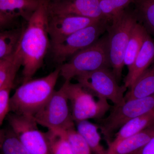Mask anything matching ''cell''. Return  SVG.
Wrapping results in <instances>:
<instances>
[{
    "instance_id": "6da1fadb",
    "label": "cell",
    "mask_w": 154,
    "mask_h": 154,
    "mask_svg": "<svg viewBox=\"0 0 154 154\" xmlns=\"http://www.w3.org/2000/svg\"><path fill=\"white\" fill-rule=\"evenodd\" d=\"M48 6L46 1L39 0L38 8L24 28L16 50L22 60L23 83L32 79L41 67L50 46Z\"/></svg>"
},
{
    "instance_id": "7a4b0ae2",
    "label": "cell",
    "mask_w": 154,
    "mask_h": 154,
    "mask_svg": "<svg viewBox=\"0 0 154 154\" xmlns=\"http://www.w3.org/2000/svg\"><path fill=\"white\" fill-rule=\"evenodd\" d=\"M59 66L49 74L23 83L10 99V113L33 117L55 91Z\"/></svg>"
},
{
    "instance_id": "3957f363",
    "label": "cell",
    "mask_w": 154,
    "mask_h": 154,
    "mask_svg": "<svg viewBox=\"0 0 154 154\" xmlns=\"http://www.w3.org/2000/svg\"><path fill=\"white\" fill-rule=\"evenodd\" d=\"M137 22L134 10L127 8L113 18L107 27L110 66L119 83L124 66V56L128 42Z\"/></svg>"
},
{
    "instance_id": "277c9868",
    "label": "cell",
    "mask_w": 154,
    "mask_h": 154,
    "mask_svg": "<svg viewBox=\"0 0 154 154\" xmlns=\"http://www.w3.org/2000/svg\"><path fill=\"white\" fill-rule=\"evenodd\" d=\"M59 68L60 76L65 81H71L83 73L111 68L107 33L91 46L73 56Z\"/></svg>"
},
{
    "instance_id": "5b68a950",
    "label": "cell",
    "mask_w": 154,
    "mask_h": 154,
    "mask_svg": "<svg viewBox=\"0 0 154 154\" xmlns=\"http://www.w3.org/2000/svg\"><path fill=\"white\" fill-rule=\"evenodd\" d=\"M107 117L97 120L99 129L107 144L122 125L132 119L154 111V94L143 98L125 101L111 107Z\"/></svg>"
},
{
    "instance_id": "8992f818",
    "label": "cell",
    "mask_w": 154,
    "mask_h": 154,
    "mask_svg": "<svg viewBox=\"0 0 154 154\" xmlns=\"http://www.w3.org/2000/svg\"><path fill=\"white\" fill-rule=\"evenodd\" d=\"M63 85L75 123L91 119H101L111 108L108 100L102 97L95 100V95L79 83L65 81Z\"/></svg>"
},
{
    "instance_id": "52a82bcc",
    "label": "cell",
    "mask_w": 154,
    "mask_h": 154,
    "mask_svg": "<svg viewBox=\"0 0 154 154\" xmlns=\"http://www.w3.org/2000/svg\"><path fill=\"white\" fill-rule=\"evenodd\" d=\"M109 22L103 19L70 35L60 42L51 45L55 62L61 65L79 51L91 46L105 33Z\"/></svg>"
},
{
    "instance_id": "ba28073f",
    "label": "cell",
    "mask_w": 154,
    "mask_h": 154,
    "mask_svg": "<svg viewBox=\"0 0 154 154\" xmlns=\"http://www.w3.org/2000/svg\"><path fill=\"white\" fill-rule=\"evenodd\" d=\"M63 85L54 92L49 100L33 116L37 124L48 130L66 131L75 128Z\"/></svg>"
},
{
    "instance_id": "9c48e42d",
    "label": "cell",
    "mask_w": 154,
    "mask_h": 154,
    "mask_svg": "<svg viewBox=\"0 0 154 154\" xmlns=\"http://www.w3.org/2000/svg\"><path fill=\"white\" fill-rule=\"evenodd\" d=\"M74 79L95 96L110 100L114 105H121L125 102L124 94L127 88L124 85H119L110 69L83 73Z\"/></svg>"
},
{
    "instance_id": "30bf717a",
    "label": "cell",
    "mask_w": 154,
    "mask_h": 154,
    "mask_svg": "<svg viewBox=\"0 0 154 154\" xmlns=\"http://www.w3.org/2000/svg\"><path fill=\"white\" fill-rule=\"evenodd\" d=\"M100 20L70 14H48V30L50 45L60 42L75 32Z\"/></svg>"
},
{
    "instance_id": "8fae6325",
    "label": "cell",
    "mask_w": 154,
    "mask_h": 154,
    "mask_svg": "<svg viewBox=\"0 0 154 154\" xmlns=\"http://www.w3.org/2000/svg\"><path fill=\"white\" fill-rule=\"evenodd\" d=\"M100 0H58L48 3L49 15L70 14L97 19H104Z\"/></svg>"
},
{
    "instance_id": "7c38bea8",
    "label": "cell",
    "mask_w": 154,
    "mask_h": 154,
    "mask_svg": "<svg viewBox=\"0 0 154 154\" xmlns=\"http://www.w3.org/2000/svg\"><path fill=\"white\" fill-rule=\"evenodd\" d=\"M154 62V40L147 33L132 66L124 78V85L129 88Z\"/></svg>"
},
{
    "instance_id": "4fadbf2b",
    "label": "cell",
    "mask_w": 154,
    "mask_h": 154,
    "mask_svg": "<svg viewBox=\"0 0 154 154\" xmlns=\"http://www.w3.org/2000/svg\"><path fill=\"white\" fill-rule=\"evenodd\" d=\"M154 134V125L107 149L105 154H134L150 140Z\"/></svg>"
},
{
    "instance_id": "5bb4252c",
    "label": "cell",
    "mask_w": 154,
    "mask_h": 154,
    "mask_svg": "<svg viewBox=\"0 0 154 154\" xmlns=\"http://www.w3.org/2000/svg\"><path fill=\"white\" fill-rule=\"evenodd\" d=\"M153 125L154 111L132 119L125 123L116 133L114 137L108 144V148L115 146L122 140L137 134Z\"/></svg>"
},
{
    "instance_id": "9a60e30c",
    "label": "cell",
    "mask_w": 154,
    "mask_h": 154,
    "mask_svg": "<svg viewBox=\"0 0 154 154\" xmlns=\"http://www.w3.org/2000/svg\"><path fill=\"white\" fill-rule=\"evenodd\" d=\"M39 3V0H0V11L14 19L21 17L28 22Z\"/></svg>"
},
{
    "instance_id": "2e32d148",
    "label": "cell",
    "mask_w": 154,
    "mask_h": 154,
    "mask_svg": "<svg viewBox=\"0 0 154 154\" xmlns=\"http://www.w3.org/2000/svg\"><path fill=\"white\" fill-rule=\"evenodd\" d=\"M128 89L125 96V101L154 95V62Z\"/></svg>"
},
{
    "instance_id": "e0dca14e",
    "label": "cell",
    "mask_w": 154,
    "mask_h": 154,
    "mask_svg": "<svg viewBox=\"0 0 154 154\" xmlns=\"http://www.w3.org/2000/svg\"><path fill=\"white\" fill-rule=\"evenodd\" d=\"M76 131L85 140L94 154H105L106 150L101 144L98 125L88 120L76 122Z\"/></svg>"
},
{
    "instance_id": "ac0fdd59",
    "label": "cell",
    "mask_w": 154,
    "mask_h": 154,
    "mask_svg": "<svg viewBox=\"0 0 154 154\" xmlns=\"http://www.w3.org/2000/svg\"><path fill=\"white\" fill-rule=\"evenodd\" d=\"M147 33L145 29L138 22L134 27L128 42L124 56V66L127 67L128 70L132 66Z\"/></svg>"
},
{
    "instance_id": "d6986e66",
    "label": "cell",
    "mask_w": 154,
    "mask_h": 154,
    "mask_svg": "<svg viewBox=\"0 0 154 154\" xmlns=\"http://www.w3.org/2000/svg\"><path fill=\"white\" fill-rule=\"evenodd\" d=\"M0 154H30L10 126L0 128Z\"/></svg>"
},
{
    "instance_id": "ffe728a7",
    "label": "cell",
    "mask_w": 154,
    "mask_h": 154,
    "mask_svg": "<svg viewBox=\"0 0 154 154\" xmlns=\"http://www.w3.org/2000/svg\"><path fill=\"white\" fill-rule=\"evenodd\" d=\"M133 4L138 22L154 37V0H134Z\"/></svg>"
},
{
    "instance_id": "44dd1931",
    "label": "cell",
    "mask_w": 154,
    "mask_h": 154,
    "mask_svg": "<svg viewBox=\"0 0 154 154\" xmlns=\"http://www.w3.org/2000/svg\"><path fill=\"white\" fill-rule=\"evenodd\" d=\"M23 29L17 28L0 31V60L10 57L15 53Z\"/></svg>"
},
{
    "instance_id": "7402d4cb",
    "label": "cell",
    "mask_w": 154,
    "mask_h": 154,
    "mask_svg": "<svg viewBox=\"0 0 154 154\" xmlns=\"http://www.w3.org/2000/svg\"><path fill=\"white\" fill-rule=\"evenodd\" d=\"M45 133L50 154H73L65 131L48 130Z\"/></svg>"
},
{
    "instance_id": "603a6c76",
    "label": "cell",
    "mask_w": 154,
    "mask_h": 154,
    "mask_svg": "<svg viewBox=\"0 0 154 154\" xmlns=\"http://www.w3.org/2000/svg\"><path fill=\"white\" fill-rule=\"evenodd\" d=\"M22 66V60L17 51L10 57L0 60V89L10 81L15 80Z\"/></svg>"
},
{
    "instance_id": "cb8c5ba5",
    "label": "cell",
    "mask_w": 154,
    "mask_h": 154,
    "mask_svg": "<svg viewBox=\"0 0 154 154\" xmlns=\"http://www.w3.org/2000/svg\"><path fill=\"white\" fill-rule=\"evenodd\" d=\"M134 0H100L99 7L102 16L108 22L127 8Z\"/></svg>"
},
{
    "instance_id": "d4e9b609",
    "label": "cell",
    "mask_w": 154,
    "mask_h": 154,
    "mask_svg": "<svg viewBox=\"0 0 154 154\" xmlns=\"http://www.w3.org/2000/svg\"><path fill=\"white\" fill-rule=\"evenodd\" d=\"M65 132L70 143L73 154H94L88 144L75 128Z\"/></svg>"
},
{
    "instance_id": "484cf974",
    "label": "cell",
    "mask_w": 154,
    "mask_h": 154,
    "mask_svg": "<svg viewBox=\"0 0 154 154\" xmlns=\"http://www.w3.org/2000/svg\"><path fill=\"white\" fill-rule=\"evenodd\" d=\"M14 80L10 81L0 89V127L10 111V94Z\"/></svg>"
},
{
    "instance_id": "4316f807",
    "label": "cell",
    "mask_w": 154,
    "mask_h": 154,
    "mask_svg": "<svg viewBox=\"0 0 154 154\" xmlns=\"http://www.w3.org/2000/svg\"><path fill=\"white\" fill-rule=\"evenodd\" d=\"M134 154H154V134L150 140Z\"/></svg>"
},
{
    "instance_id": "83f0119b",
    "label": "cell",
    "mask_w": 154,
    "mask_h": 154,
    "mask_svg": "<svg viewBox=\"0 0 154 154\" xmlns=\"http://www.w3.org/2000/svg\"><path fill=\"white\" fill-rule=\"evenodd\" d=\"M14 19L0 11V29L8 27L11 25Z\"/></svg>"
},
{
    "instance_id": "f1b7e54d",
    "label": "cell",
    "mask_w": 154,
    "mask_h": 154,
    "mask_svg": "<svg viewBox=\"0 0 154 154\" xmlns=\"http://www.w3.org/2000/svg\"><path fill=\"white\" fill-rule=\"evenodd\" d=\"M48 3H49L52 2H55V1H58V0H45Z\"/></svg>"
},
{
    "instance_id": "f546056e",
    "label": "cell",
    "mask_w": 154,
    "mask_h": 154,
    "mask_svg": "<svg viewBox=\"0 0 154 154\" xmlns=\"http://www.w3.org/2000/svg\"><path fill=\"white\" fill-rule=\"evenodd\" d=\"M0 31H1V30H0Z\"/></svg>"
}]
</instances>
